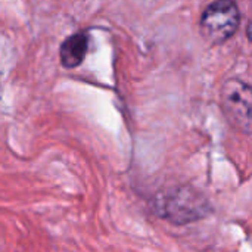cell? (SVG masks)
<instances>
[{
	"label": "cell",
	"mask_w": 252,
	"mask_h": 252,
	"mask_svg": "<svg viewBox=\"0 0 252 252\" xmlns=\"http://www.w3.org/2000/svg\"><path fill=\"white\" fill-rule=\"evenodd\" d=\"M211 211L208 199L190 186L170 189L158 201V213L174 224H188Z\"/></svg>",
	"instance_id": "6da1fadb"
},
{
	"label": "cell",
	"mask_w": 252,
	"mask_h": 252,
	"mask_svg": "<svg viewBox=\"0 0 252 252\" xmlns=\"http://www.w3.org/2000/svg\"><path fill=\"white\" fill-rule=\"evenodd\" d=\"M241 24V12L236 0H214L201 16L199 28L210 44H221L232 38Z\"/></svg>",
	"instance_id": "7a4b0ae2"
},
{
	"label": "cell",
	"mask_w": 252,
	"mask_h": 252,
	"mask_svg": "<svg viewBox=\"0 0 252 252\" xmlns=\"http://www.w3.org/2000/svg\"><path fill=\"white\" fill-rule=\"evenodd\" d=\"M220 103L229 124L244 134H252V87L229 78L220 89Z\"/></svg>",
	"instance_id": "3957f363"
},
{
	"label": "cell",
	"mask_w": 252,
	"mask_h": 252,
	"mask_svg": "<svg viewBox=\"0 0 252 252\" xmlns=\"http://www.w3.org/2000/svg\"><path fill=\"white\" fill-rule=\"evenodd\" d=\"M89 50V35L84 31H78L68 38L59 47V59L62 66L72 69L83 63Z\"/></svg>",
	"instance_id": "277c9868"
},
{
	"label": "cell",
	"mask_w": 252,
	"mask_h": 252,
	"mask_svg": "<svg viewBox=\"0 0 252 252\" xmlns=\"http://www.w3.org/2000/svg\"><path fill=\"white\" fill-rule=\"evenodd\" d=\"M247 37H248L250 41H252V19L248 22V25H247Z\"/></svg>",
	"instance_id": "5b68a950"
}]
</instances>
